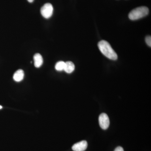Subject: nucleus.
Wrapping results in <instances>:
<instances>
[{
	"instance_id": "7ed1b4c3",
	"label": "nucleus",
	"mask_w": 151,
	"mask_h": 151,
	"mask_svg": "<svg viewBox=\"0 0 151 151\" xmlns=\"http://www.w3.org/2000/svg\"><path fill=\"white\" fill-rule=\"evenodd\" d=\"M53 11L52 5L50 3H47L41 9V14L45 18L49 19L52 16Z\"/></svg>"
},
{
	"instance_id": "0eeeda50",
	"label": "nucleus",
	"mask_w": 151,
	"mask_h": 151,
	"mask_svg": "<svg viewBox=\"0 0 151 151\" xmlns=\"http://www.w3.org/2000/svg\"><path fill=\"white\" fill-rule=\"evenodd\" d=\"M34 60L35 66L36 68L40 67L43 63V58L39 53H36L35 55L34 56Z\"/></svg>"
},
{
	"instance_id": "39448f33",
	"label": "nucleus",
	"mask_w": 151,
	"mask_h": 151,
	"mask_svg": "<svg viewBox=\"0 0 151 151\" xmlns=\"http://www.w3.org/2000/svg\"><path fill=\"white\" fill-rule=\"evenodd\" d=\"M88 144L86 141H82L76 143L72 147L73 151H84L87 148Z\"/></svg>"
},
{
	"instance_id": "9d476101",
	"label": "nucleus",
	"mask_w": 151,
	"mask_h": 151,
	"mask_svg": "<svg viewBox=\"0 0 151 151\" xmlns=\"http://www.w3.org/2000/svg\"><path fill=\"white\" fill-rule=\"evenodd\" d=\"M145 42L147 44L151 47V37L150 36H148L145 38Z\"/></svg>"
},
{
	"instance_id": "423d86ee",
	"label": "nucleus",
	"mask_w": 151,
	"mask_h": 151,
	"mask_svg": "<svg viewBox=\"0 0 151 151\" xmlns=\"http://www.w3.org/2000/svg\"><path fill=\"white\" fill-rule=\"evenodd\" d=\"M24 72L22 69H19L16 71L14 73L13 79L15 81L17 82H20L22 81L24 78Z\"/></svg>"
},
{
	"instance_id": "f8f14e48",
	"label": "nucleus",
	"mask_w": 151,
	"mask_h": 151,
	"mask_svg": "<svg viewBox=\"0 0 151 151\" xmlns=\"http://www.w3.org/2000/svg\"><path fill=\"white\" fill-rule=\"evenodd\" d=\"M29 3H32L34 0H27Z\"/></svg>"
},
{
	"instance_id": "6e6552de",
	"label": "nucleus",
	"mask_w": 151,
	"mask_h": 151,
	"mask_svg": "<svg viewBox=\"0 0 151 151\" xmlns=\"http://www.w3.org/2000/svg\"><path fill=\"white\" fill-rule=\"evenodd\" d=\"M75 69V65L71 61H67L65 63L64 70L66 73H72Z\"/></svg>"
},
{
	"instance_id": "f03ea898",
	"label": "nucleus",
	"mask_w": 151,
	"mask_h": 151,
	"mask_svg": "<svg viewBox=\"0 0 151 151\" xmlns=\"http://www.w3.org/2000/svg\"><path fill=\"white\" fill-rule=\"evenodd\" d=\"M149 12V9L147 7H139L130 12L129 17L132 20H136L147 15Z\"/></svg>"
},
{
	"instance_id": "1a4fd4ad",
	"label": "nucleus",
	"mask_w": 151,
	"mask_h": 151,
	"mask_svg": "<svg viewBox=\"0 0 151 151\" xmlns=\"http://www.w3.org/2000/svg\"><path fill=\"white\" fill-rule=\"evenodd\" d=\"M65 62L63 61H60L57 62L55 64V68L58 71H62L64 70L65 67Z\"/></svg>"
},
{
	"instance_id": "20e7f679",
	"label": "nucleus",
	"mask_w": 151,
	"mask_h": 151,
	"mask_svg": "<svg viewBox=\"0 0 151 151\" xmlns=\"http://www.w3.org/2000/svg\"><path fill=\"white\" fill-rule=\"evenodd\" d=\"M99 123L100 127L103 130L108 129L110 126V120L106 113H101L99 117Z\"/></svg>"
},
{
	"instance_id": "9b49d317",
	"label": "nucleus",
	"mask_w": 151,
	"mask_h": 151,
	"mask_svg": "<svg viewBox=\"0 0 151 151\" xmlns=\"http://www.w3.org/2000/svg\"><path fill=\"white\" fill-rule=\"evenodd\" d=\"M114 151H124V149L121 147H118L115 149Z\"/></svg>"
},
{
	"instance_id": "ddd939ff",
	"label": "nucleus",
	"mask_w": 151,
	"mask_h": 151,
	"mask_svg": "<svg viewBox=\"0 0 151 151\" xmlns=\"http://www.w3.org/2000/svg\"><path fill=\"white\" fill-rule=\"evenodd\" d=\"M2 106L0 105V109H2Z\"/></svg>"
},
{
	"instance_id": "f257e3e1",
	"label": "nucleus",
	"mask_w": 151,
	"mask_h": 151,
	"mask_svg": "<svg viewBox=\"0 0 151 151\" xmlns=\"http://www.w3.org/2000/svg\"><path fill=\"white\" fill-rule=\"evenodd\" d=\"M98 47L100 52L103 55L112 60L118 59V55L108 42L102 40L98 43Z\"/></svg>"
}]
</instances>
